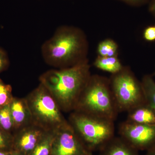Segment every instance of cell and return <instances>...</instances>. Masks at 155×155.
<instances>
[{
  "label": "cell",
  "instance_id": "6da1fadb",
  "mask_svg": "<svg viewBox=\"0 0 155 155\" xmlns=\"http://www.w3.org/2000/svg\"><path fill=\"white\" fill-rule=\"evenodd\" d=\"M91 75L87 59L67 68L51 69L42 74L40 84L48 91L62 111H74Z\"/></svg>",
  "mask_w": 155,
  "mask_h": 155
},
{
  "label": "cell",
  "instance_id": "7a4b0ae2",
  "mask_svg": "<svg viewBox=\"0 0 155 155\" xmlns=\"http://www.w3.org/2000/svg\"><path fill=\"white\" fill-rule=\"evenodd\" d=\"M87 44L82 31L68 26L58 27L51 37L42 45L45 62L58 69L72 67L86 59Z\"/></svg>",
  "mask_w": 155,
  "mask_h": 155
},
{
  "label": "cell",
  "instance_id": "3957f363",
  "mask_svg": "<svg viewBox=\"0 0 155 155\" xmlns=\"http://www.w3.org/2000/svg\"><path fill=\"white\" fill-rule=\"evenodd\" d=\"M74 111L115 121L119 113L110 81L91 75L81 92Z\"/></svg>",
  "mask_w": 155,
  "mask_h": 155
},
{
  "label": "cell",
  "instance_id": "277c9868",
  "mask_svg": "<svg viewBox=\"0 0 155 155\" xmlns=\"http://www.w3.org/2000/svg\"><path fill=\"white\" fill-rule=\"evenodd\" d=\"M69 124L90 151H99L115 136L114 121L73 111Z\"/></svg>",
  "mask_w": 155,
  "mask_h": 155
},
{
  "label": "cell",
  "instance_id": "5b68a950",
  "mask_svg": "<svg viewBox=\"0 0 155 155\" xmlns=\"http://www.w3.org/2000/svg\"><path fill=\"white\" fill-rule=\"evenodd\" d=\"M25 98L33 124L46 131H57L69 125V122L64 118L58 103L41 84Z\"/></svg>",
  "mask_w": 155,
  "mask_h": 155
},
{
  "label": "cell",
  "instance_id": "8992f818",
  "mask_svg": "<svg viewBox=\"0 0 155 155\" xmlns=\"http://www.w3.org/2000/svg\"><path fill=\"white\" fill-rule=\"evenodd\" d=\"M110 84L119 112H128L146 103L141 82L128 69L123 68L114 74Z\"/></svg>",
  "mask_w": 155,
  "mask_h": 155
},
{
  "label": "cell",
  "instance_id": "52a82bcc",
  "mask_svg": "<svg viewBox=\"0 0 155 155\" xmlns=\"http://www.w3.org/2000/svg\"><path fill=\"white\" fill-rule=\"evenodd\" d=\"M120 137L139 150H147L155 145V125H144L127 120L119 125Z\"/></svg>",
  "mask_w": 155,
  "mask_h": 155
},
{
  "label": "cell",
  "instance_id": "ba28073f",
  "mask_svg": "<svg viewBox=\"0 0 155 155\" xmlns=\"http://www.w3.org/2000/svg\"><path fill=\"white\" fill-rule=\"evenodd\" d=\"M69 124L57 130L51 155H92Z\"/></svg>",
  "mask_w": 155,
  "mask_h": 155
},
{
  "label": "cell",
  "instance_id": "9c48e42d",
  "mask_svg": "<svg viewBox=\"0 0 155 155\" xmlns=\"http://www.w3.org/2000/svg\"><path fill=\"white\" fill-rule=\"evenodd\" d=\"M46 131L33 123L19 129L14 134L13 150L30 155Z\"/></svg>",
  "mask_w": 155,
  "mask_h": 155
},
{
  "label": "cell",
  "instance_id": "30bf717a",
  "mask_svg": "<svg viewBox=\"0 0 155 155\" xmlns=\"http://www.w3.org/2000/svg\"><path fill=\"white\" fill-rule=\"evenodd\" d=\"M9 106L15 132L33 123L30 110L25 98L14 97Z\"/></svg>",
  "mask_w": 155,
  "mask_h": 155
},
{
  "label": "cell",
  "instance_id": "8fae6325",
  "mask_svg": "<svg viewBox=\"0 0 155 155\" xmlns=\"http://www.w3.org/2000/svg\"><path fill=\"white\" fill-rule=\"evenodd\" d=\"M99 151V155H140L138 150L121 137L114 136Z\"/></svg>",
  "mask_w": 155,
  "mask_h": 155
},
{
  "label": "cell",
  "instance_id": "7c38bea8",
  "mask_svg": "<svg viewBox=\"0 0 155 155\" xmlns=\"http://www.w3.org/2000/svg\"><path fill=\"white\" fill-rule=\"evenodd\" d=\"M127 113V121L138 124L155 125V110L146 102L136 106Z\"/></svg>",
  "mask_w": 155,
  "mask_h": 155
},
{
  "label": "cell",
  "instance_id": "4fadbf2b",
  "mask_svg": "<svg viewBox=\"0 0 155 155\" xmlns=\"http://www.w3.org/2000/svg\"><path fill=\"white\" fill-rule=\"evenodd\" d=\"M57 131H46L30 155H51Z\"/></svg>",
  "mask_w": 155,
  "mask_h": 155
},
{
  "label": "cell",
  "instance_id": "5bb4252c",
  "mask_svg": "<svg viewBox=\"0 0 155 155\" xmlns=\"http://www.w3.org/2000/svg\"><path fill=\"white\" fill-rule=\"evenodd\" d=\"M94 65L98 69L113 75L120 72L123 69L121 62L116 56L99 57L95 61Z\"/></svg>",
  "mask_w": 155,
  "mask_h": 155
},
{
  "label": "cell",
  "instance_id": "9a60e30c",
  "mask_svg": "<svg viewBox=\"0 0 155 155\" xmlns=\"http://www.w3.org/2000/svg\"><path fill=\"white\" fill-rule=\"evenodd\" d=\"M146 102L155 110V81L152 75H145L141 81Z\"/></svg>",
  "mask_w": 155,
  "mask_h": 155
},
{
  "label": "cell",
  "instance_id": "2e32d148",
  "mask_svg": "<svg viewBox=\"0 0 155 155\" xmlns=\"http://www.w3.org/2000/svg\"><path fill=\"white\" fill-rule=\"evenodd\" d=\"M9 104L0 108V127L14 135L15 132V127Z\"/></svg>",
  "mask_w": 155,
  "mask_h": 155
},
{
  "label": "cell",
  "instance_id": "e0dca14e",
  "mask_svg": "<svg viewBox=\"0 0 155 155\" xmlns=\"http://www.w3.org/2000/svg\"><path fill=\"white\" fill-rule=\"evenodd\" d=\"M118 46L114 41L107 39L101 42L98 46L97 51L100 57H112L116 56Z\"/></svg>",
  "mask_w": 155,
  "mask_h": 155
},
{
  "label": "cell",
  "instance_id": "ac0fdd59",
  "mask_svg": "<svg viewBox=\"0 0 155 155\" xmlns=\"http://www.w3.org/2000/svg\"><path fill=\"white\" fill-rule=\"evenodd\" d=\"M11 85L4 83L0 78V108L8 105L13 100Z\"/></svg>",
  "mask_w": 155,
  "mask_h": 155
},
{
  "label": "cell",
  "instance_id": "d6986e66",
  "mask_svg": "<svg viewBox=\"0 0 155 155\" xmlns=\"http://www.w3.org/2000/svg\"><path fill=\"white\" fill-rule=\"evenodd\" d=\"M14 135L6 132L0 127V150H13Z\"/></svg>",
  "mask_w": 155,
  "mask_h": 155
},
{
  "label": "cell",
  "instance_id": "ffe728a7",
  "mask_svg": "<svg viewBox=\"0 0 155 155\" xmlns=\"http://www.w3.org/2000/svg\"><path fill=\"white\" fill-rule=\"evenodd\" d=\"M9 65V59L7 52L0 48V73L6 70Z\"/></svg>",
  "mask_w": 155,
  "mask_h": 155
},
{
  "label": "cell",
  "instance_id": "44dd1931",
  "mask_svg": "<svg viewBox=\"0 0 155 155\" xmlns=\"http://www.w3.org/2000/svg\"><path fill=\"white\" fill-rule=\"evenodd\" d=\"M143 37L146 40L148 41H155V26H149L144 31Z\"/></svg>",
  "mask_w": 155,
  "mask_h": 155
},
{
  "label": "cell",
  "instance_id": "7402d4cb",
  "mask_svg": "<svg viewBox=\"0 0 155 155\" xmlns=\"http://www.w3.org/2000/svg\"><path fill=\"white\" fill-rule=\"evenodd\" d=\"M124 2L131 5L138 6L144 5L148 2L149 0H121Z\"/></svg>",
  "mask_w": 155,
  "mask_h": 155
},
{
  "label": "cell",
  "instance_id": "603a6c76",
  "mask_svg": "<svg viewBox=\"0 0 155 155\" xmlns=\"http://www.w3.org/2000/svg\"><path fill=\"white\" fill-rule=\"evenodd\" d=\"M149 11L155 17V0H151L149 5Z\"/></svg>",
  "mask_w": 155,
  "mask_h": 155
},
{
  "label": "cell",
  "instance_id": "cb8c5ba5",
  "mask_svg": "<svg viewBox=\"0 0 155 155\" xmlns=\"http://www.w3.org/2000/svg\"><path fill=\"white\" fill-rule=\"evenodd\" d=\"M145 155H155V145L147 150Z\"/></svg>",
  "mask_w": 155,
  "mask_h": 155
},
{
  "label": "cell",
  "instance_id": "d4e9b609",
  "mask_svg": "<svg viewBox=\"0 0 155 155\" xmlns=\"http://www.w3.org/2000/svg\"><path fill=\"white\" fill-rule=\"evenodd\" d=\"M13 150H0V155H12Z\"/></svg>",
  "mask_w": 155,
  "mask_h": 155
},
{
  "label": "cell",
  "instance_id": "484cf974",
  "mask_svg": "<svg viewBox=\"0 0 155 155\" xmlns=\"http://www.w3.org/2000/svg\"><path fill=\"white\" fill-rule=\"evenodd\" d=\"M12 155H25L23 153L20 152L18 151L13 150V152H12Z\"/></svg>",
  "mask_w": 155,
  "mask_h": 155
},
{
  "label": "cell",
  "instance_id": "4316f807",
  "mask_svg": "<svg viewBox=\"0 0 155 155\" xmlns=\"http://www.w3.org/2000/svg\"><path fill=\"white\" fill-rule=\"evenodd\" d=\"M153 76H155V70L154 72L153 73Z\"/></svg>",
  "mask_w": 155,
  "mask_h": 155
},
{
  "label": "cell",
  "instance_id": "83f0119b",
  "mask_svg": "<svg viewBox=\"0 0 155 155\" xmlns=\"http://www.w3.org/2000/svg\"></svg>",
  "mask_w": 155,
  "mask_h": 155
}]
</instances>
